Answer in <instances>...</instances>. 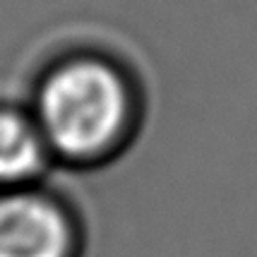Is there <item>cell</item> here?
<instances>
[{
	"instance_id": "cell-3",
	"label": "cell",
	"mask_w": 257,
	"mask_h": 257,
	"mask_svg": "<svg viewBox=\"0 0 257 257\" xmlns=\"http://www.w3.org/2000/svg\"><path fill=\"white\" fill-rule=\"evenodd\" d=\"M56 159L29 108L0 106V190L48 180Z\"/></svg>"
},
{
	"instance_id": "cell-2",
	"label": "cell",
	"mask_w": 257,
	"mask_h": 257,
	"mask_svg": "<svg viewBox=\"0 0 257 257\" xmlns=\"http://www.w3.org/2000/svg\"><path fill=\"white\" fill-rule=\"evenodd\" d=\"M77 204L48 180L0 190V257H84Z\"/></svg>"
},
{
	"instance_id": "cell-1",
	"label": "cell",
	"mask_w": 257,
	"mask_h": 257,
	"mask_svg": "<svg viewBox=\"0 0 257 257\" xmlns=\"http://www.w3.org/2000/svg\"><path fill=\"white\" fill-rule=\"evenodd\" d=\"M56 166L94 171L123 157L142 125V99L123 67L70 58L36 84L29 106Z\"/></svg>"
}]
</instances>
